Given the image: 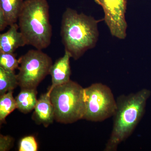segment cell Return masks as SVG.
Masks as SVG:
<instances>
[{
  "mask_svg": "<svg viewBox=\"0 0 151 151\" xmlns=\"http://www.w3.org/2000/svg\"><path fill=\"white\" fill-rule=\"evenodd\" d=\"M151 95L150 90L144 88L118 97L117 108L113 116V129L104 151H117L119 145L133 134L144 116Z\"/></svg>",
  "mask_w": 151,
  "mask_h": 151,
  "instance_id": "obj_1",
  "label": "cell"
},
{
  "mask_svg": "<svg viewBox=\"0 0 151 151\" xmlns=\"http://www.w3.org/2000/svg\"><path fill=\"white\" fill-rule=\"evenodd\" d=\"M94 17L68 8L63 14L60 35L65 51L74 60L79 59L88 50L94 48L99 37Z\"/></svg>",
  "mask_w": 151,
  "mask_h": 151,
  "instance_id": "obj_2",
  "label": "cell"
},
{
  "mask_svg": "<svg viewBox=\"0 0 151 151\" xmlns=\"http://www.w3.org/2000/svg\"><path fill=\"white\" fill-rule=\"evenodd\" d=\"M19 30L26 45L37 49L47 48L51 43L52 27L47 0H26L19 16Z\"/></svg>",
  "mask_w": 151,
  "mask_h": 151,
  "instance_id": "obj_3",
  "label": "cell"
},
{
  "mask_svg": "<svg viewBox=\"0 0 151 151\" xmlns=\"http://www.w3.org/2000/svg\"><path fill=\"white\" fill-rule=\"evenodd\" d=\"M48 93L53 105L55 120L64 124L83 119L85 112V89L70 80L54 87Z\"/></svg>",
  "mask_w": 151,
  "mask_h": 151,
  "instance_id": "obj_4",
  "label": "cell"
},
{
  "mask_svg": "<svg viewBox=\"0 0 151 151\" xmlns=\"http://www.w3.org/2000/svg\"><path fill=\"white\" fill-rule=\"evenodd\" d=\"M19 86L21 89H36L50 74L52 64L51 58L40 50H30L19 59Z\"/></svg>",
  "mask_w": 151,
  "mask_h": 151,
  "instance_id": "obj_5",
  "label": "cell"
},
{
  "mask_svg": "<svg viewBox=\"0 0 151 151\" xmlns=\"http://www.w3.org/2000/svg\"><path fill=\"white\" fill-rule=\"evenodd\" d=\"M84 89L85 112L83 119L102 122L113 116L117 108V102L109 86L95 83Z\"/></svg>",
  "mask_w": 151,
  "mask_h": 151,
  "instance_id": "obj_6",
  "label": "cell"
},
{
  "mask_svg": "<svg viewBox=\"0 0 151 151\" xmlns=\"http://www.w3.org/2000/svg\"><path fill=\"white\" fill-rule=\"evenodd\" d=\"M103 8L104 20L112 35L120 39L127 36V24L125 19L126 0H94Z\"/></svg>",
  "mask_w": 151,
  "mask_h": 151,
  "instance_id": "obj_7",
  "label": "cell"
},
{
  "mask_svg": "<svg viewBox=\"0 0 151 151\" xmlns=\"http://www.w3.org/2000/svg\"><path fill=\"white\" fill-rule=\"evenodd\" d=\"M70 58L69 53L65 51L63 56L58 59L52 65L50 71V75L51 76L52 84L48 92L51 91L54 87L70 81L71 75Z\"/></svg>",
  "mask_w": 151,
  "mask_h": 151,
  "instance_id": "obj_8",
  "label": "cell"
},
{
  "mask_svg": "<svg viewBox=\"0 0 151 151\" xmlns=\"http://www.w3.org/2000/svg\"><path fill=\"white\" fill-rule=\"evenodd\" d=\"M32 119L38 124L48 127L55 120L54 107L48 92L40 97L34 109Z\"/></svg>",
  "mask_w": 151,
  "mask_h": 151,
  "instance_id": "obj_9",
  "label": "cell"
},
{
  "mask_svg": "<svg viewBox=\"0 0 151 151\" xmlns=\"http://www.w3.org/2000/svg\"><path fill=\"white\" fill-rule=\"evenodd\" d=\"M7 31L0 35V52L14 53L17 49L26 45L17 23L11 25Z\"/></svg>",
  "mask_w": 151,
  "mask_h": 151,
  "instance_id": "obj_10",
  "label": "cell"
},
{
  "mask_svg": "<svg viewBox=\"0 0 151 151\" xmlns=\"http://www.w3.org/2000/svg\"><path fill=\"white\" fill-rule=\"evenodd\" d=\"M36 89H21L15 98L17 109L22 113H27L34 110L37 100Z\"/></svg>",
  "mask_w": 151,
  "mask_h": 151,
  "instance_id": "obj_11",
  "label": "cell"
},
{
  "mask_svg": "<svg viewBox=\"0 0 151 151\" xmlns=\"http://www.w3.org/2000/svg\"><path fill=\"white\" fill-rule=\"evenodd\" d=\"M24 2L23 0H0V9L4 13L8 26L18 21Z\"/></svg>",
  "mask_w": 151,
  "mask_h": 151,
  "instance_id": "obj_12",
  "label": "cell"
},
{
  "mask_svg": "<svg viewBox=\"0 0 151 151\" xmlns=\"http://www.w3.org/2000/svg\"><path fill=\"white\" fill-rule=\"evenodd\" d=\"M17 86V76L14 71H8L0 67V96L12 91Z\"/></svg>",
  "mask_w": 151,
  "mask_h": 151,
  "instance_id": "obj_13",
  "label": "cell"
},
{
  "mask_svg": "<svg viewBox=\"0 0 151 151\" xmlns=\"http://www.w3.org/2000/svg\"><path fill=\"white\" fill-rule=\"evenodd\" d=\"M0 97V123L1 124L5 122L7 116L17 109V105L13 91H9Z\"/></svg>",
  "mask_w": 151,
  "mask_h": 151,
  "instance_id": "obj_14",
  "label": "cell"
},
{
  "mask_svg": "<svg viewBox=\"0 0 151 151\" xmlns=\"http://www.w3.org/2000/svg\"><path fill=\"white\" fill-rule=\"evenodd\" d=\"M19 67V59L14 53L0 52V67L8 71H14Z\"/></svg>",
  "mask_w": 151,
  "mask_h": 151,
  "instance_id": "obj_15",
  "label": "cell"
},
{
  "mask_svg": "<svg viewBox=\"0 0 151 151\" xmlns=\"http://www.w3.org/2000/svg\"><path fill=\"white\" fill-rule=\"evenodd\" d=\"M37 143L33 136H27L21 140L19 144V151H37Z\"/></svg>",
  "mask_w": 151,
  "mask_h": 151,
  "instance_id": "obj_16",
  "label": "cell"
},
{
  "mask_svg": "<svg viewBox=\"0 0 151 151\" xmlns=\"http://www.w3.org/2000/svg\"><path fill=\"white\" fill-rule=\"evenodd\" d=\"M14 139L9 136L0 135V151L9 150L13 146Z\"/></svg>",
  "mask_w": 151,
  "mask_h": 151,
  "instance_id": "obj_17",
  "label": "cell"
},
{
  "mask_svg": "<svg viewBox=\"0 0 151 151\" xmlns=\"http://www.w3.org/2000/svg\"><path fill=\"white\" fill-rule=\"evenodd\" d=\"M8 26L4 13L0 9V31H3Z\"/></svg>",
  "mask_w": 151,
  "mask_h": 151,
  "instance_id": "obj_18",
  "label": "cell"
}]
</instances>
